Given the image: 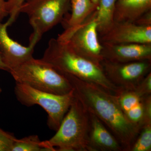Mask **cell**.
<instances>
[{
  "label": "cell",
  "instance_id": "12",
  "mask_svg": "<svg viewBox=\"0 0 151 151\" xmlns=\"http://www.w3.org/2000/svg\"><path fill=\"white\" fill-rule=\"evenodd\" d=\"M89 114V144L92 151H123L121 144L108 128L96 116Z\"/></svg>",
  "mask_w": 151,
  "mask_h": 151
},
{
  "label": "cell",
  "instance_id": "1",
  "mask_svg": "<svg viewBox=\"0 0 151 151\" xmlns=\"http://www.w3.org/2000/svg\"><path fill=\"white\" fill-rule=\"evenodd\" d=\"M70 82L74 95L88 113L101 121L123 148L130 151L140 127L130 122L123 112L117 96L92 82L62 73Z\"/></svg>",
  "mask_w": 151,
  "mask_h": 151
},
{
  "label": "cell",
  "instance_id": "6",
  "mask_svg": "<svg viewBox=\"0 0 151 151\" xmlns=\"http://www.w3.org/2000/svg\"><path fill=\"white\" fill-rule=\"evenodd\" d=\"M14 93L19 102L27 107L38 105L47 115V124L51 130L57 131L74 99L73 89L60 95L40 91L24 84L16 83Z\"/></svg>",
  "mask_w": 151,
  "mask_h": 151
},
{
  "label": "cell",
  "instance_id": "20",
  "mask_svg": "<svg viewBox=\"0 0 151 151\" xmlns=\"http://www.w3.org/2000/svg\"><path fill=\"white\" fill-rule=\"evenodd\" d=\"M134 91L142 97L151 95V72L139 83Z\"/></svg>",
  "mask_w": 151,
  "mask_h": 151
},
{
  "label": "cell",
  "instance_id": "25",
  "mask_svg": "<svg viewBox=\"0 0 151 151\" xmlns=\"http://www.w3.org/2000/svg\"><path fill=\"white\" fill-rule=\"evenodd\" d=\"M93 4H94V5L96 6L97 8L98 6V3H99V0H91Z\"/></svg>",
  "mask_w": 151,
  "mask_h": 151
},
{
  "label": "cell",
  "instance_id": "17",
  "mask_svg": "<svg viewBox=\"0 0 151 151\" xmlns=\"http://www.w3.org/2000/svg\"><path fill=\"white\" fill-rule=\"evenodd\" d=\"M151 151V124L144 125L130 151Z\"/></svg>",
  "mask_w": 151,
  "mask_h": 151
},
{
  "label": "cell",
  "instance_id": "24",
  "mask_svg": "<svg viewBox=\"0 0 151 151\" xmlns=\"http://www.w3.org/2000/svg\"><path fill=\"white\" fill-rule=\"evenodd\" d=\"M0 70H6L8 71V69L6 67V65L3 62L2 60L1 59V55H0Z\"/></svg>",
  "mask_w": 151,
  "mask_h": 151
},
{
  "label": "cell",
  "instance_id": "2",
  "mask_svg": "<svg viewBox=\"0 0 151 151\" xmlns=\"http://www.w3.org/2000/svg\"><path fill=\"white\" fill-rule=\"evenodd\" d=\"M60 73H67L97 84L112 94L122 91L109 81L101 66L73 51L66 44L52 38L42 58Z\"/></svg>",
  "mask_w": 151,
  "mask_h": 151
},
{
  "label": "cell",
  "instance_id": "8",
  "mask_svg": "<svg viewBox=\"0 0 151 151\" xmlns=\"http://www.w3.org/2000/svg\"><path fill=\"white\" fill-rule=\"evenodd\" d=\"M100 65L108 80L118 88L126 91H134L151 70V60L119 63L103 60Z\"/></svg>",
  "mask_w": 151,
  "mask_h": 151
},
{
  "label": "cell",
  "instance_id": "7",
  "mask_svg": "<svg viewBox=\"0 0 151 151\" xmlns=\"http://www.w3.org/2000/svg\"><path fill=\"white\" fill-rule=\"evenodd\" d=\"M96 10L81 24L65 29L57 39L77 54L101 66L103 45L99 39Z\"/></svg>",
  "mask_w": 151,
  "mask_h": 151
},
{
  "label": "cell",
  "instance_id": "23",
  "mask_svg": "<svg viewBox=\"0 0 151 151\" xmlns=\"http://www.w3.org/2000/svg\"><path fill=\"white\" fill-rule=\"evenodd\" d=\"M6 0H0V22L7 16L9 15L8 13L6 8Z\"/></svg>",
  "mask_w": 151,
  "mask_h": 151
},
{
  "label": "cell",
  "instance_id": "26",
  "mask_svg": "<svg viewBox=\"0 0 151 151\" xmlns=\"http://www.w3.org/2000/svg\"><path fill=\"white\" fill-rule=\"evenodd\" d=\"M2 92V89H1V88H0V94H1V92Z\"/></svg>",
  "mask_w": 151,
  "mask_h": 151
},
{
  "label": "cell",
  "instance_id": "21",
  "mask_svg": "<svg viewBox=\"0 0 151 151\" xmlns=\"http://www.w3.org/2000/svg\"><path fill=\"white\" fill-rule=\"evenodd\" d=\"M144 114L141 127L151 124V95L144 97Z\"/></svg>",
  "mask_w": 151,
  "mask_h": 151
},
{
  "label": "cell",
  "instance_id": "4",
  "mask_svg": "<svg viewBox=\"0 0 151 151\" xmlns=\"http://www.w3.org/2000/svg\"><path fill=\"white\" fill-rule=\"evenodd\" d=\"M9 72L16 83L26 84L43 92L63 95L73 89L63 74L42 59L33 57Z\"/></svg>",
  "mask_w": 151,
  "mask_h": 151
},
{
  "label": "cell",
  "instance_id": "19",
  "mask_svg": "<svg viewBox=\"0 0 151 151\" xmlns=\"http://www.w3.org/2000/svg\"><path fill=\"white\" fill-rule=\"evenodd\" d=\"M17 139L11 133L5 132L0 128V151H12Z\"/></svg>",
  "mask_w": 151,
  "mask_h": 151
},
{
  "label": "cell",
  "instance_id": "3",
  "mask_svg": "<svg viewBox=\"0 0 151 151\" xmlns=\"http://www.w3.org/2000/svg\"><path fill=\"white\" fill-rule=\"evenodd\" d=\"M90 129L89 113L75 96L56 134L42 145L48 151H92Z\"/></svg>",
  "mask_w": 151,
  "mask_h": 151
},
{
  "label": "cell",
  "instance_id": "13",
  "mask_svg": "<svg viewBox=\"0 0 151 151\" xmlns=\"http://www.w3.org/2000/svg\"><path fill=\"white\" fill-rule=\"evenodd\" d=\"M151 10V0H117L114 22H135L144 14Z\"/></svg>",
  "mask_w": 151,
  "mask_h": 151
},
{
  "label": "cell",
  "instance_id": "9",
  "mask_svg": "<svg viewBox=\"0 0 151 151\" xmlns=\"http://www.w3.org/2000/svg\"><path fill=\"white\" fill-rule=\"evenodd\" d=\"M99 39L101 43L151 44V26H142L131 22H114Z\"/></svg>",
  "mask_w": 151,
  "mask_h": 151
},
{
  "label": "cell",
  "instance_id": "14",
  "mask_svg": "<svg viewBox=\"0 0 151 151\" xmlns=\"http://www.w3.org/2000/svg\"><path fill=\"white\" fill-rule=\"evenodd\" d=\"M97 9L91 0H71V14L62 22L64 28H73L78 26Z\"/></svg>",
  "mask_w": 151,
  "mask_h": 151
},
{
  "label": "cell",
  "instance_id": "16",
  "mask_svg": "<svg viewBox=\"0 0 151 151\" xmlns=\"http://www.w3.org/2000/svg\"><path fill=\"white\" fill-rule=\"evenodd\" d=\"M12 151H48L42 145L37 135H31L17 139L13 146Z\"/></svg>",
  "mask_w": 151,
  "mask_h": 151
},
{
  "label": "cell",
  "instance_id": "18",
  "mask_svg": "<svg viewBox=\"0 0 151 151\" xmlns=\"http://www.w3.org/2000/svg\"><path fill=\"white\" fill-rule=\"evenodd\" d=\"M26 0H8L6 2V8L9 18L6 22L9 26L11 25L14 22L18 17L19 9Z\"/></svg>",
  "mask_w": 151,
  "mask_h": 151
},
{
  "label": "cell",
  "instance_id": "11",
  "mask_svg": "<svg viewBox=\"0 0 151 151\" xmlns=\"http://www.w3.org/2000/svg\"><path fill=\"white\" fill-rule=\"evenodd\" d=\"M8 27L6 23L0 22V55L9 72L33 58L36 45L29 43L28 46L25 47L14 40L8 34Z\"/></svg>",
  "mask_w": 151,
  "mask_h": 151
},
{
  "label": "cell",
  "instance_id": "10",
  "mask_svg": "<svg viewBox=\"0 0 151 151\" xmlns=\"http://www.w3.org/2000/svg\"><path fill=\"white\" fill-rule=\"evenodd\" d=\"M101 43L103 60L110 62L126 63L151 60V44Z\"/></svg>",
  "mask_w": 151,
  "mask_h": 151
},
{
  "label": "cell",
  "instance_id": "5",
  "mask_svg": "<svg viewBox=\"0 0 151 151\" xmlns=\"http://www.w3.org/2000/svg\"><path fill=\"white\" fill-rule=\"evenodd\" d=\"M71 0H27L19 13L27 14L33 32L29 43L36 44L42 36L62 22L70 9Z\"/></svg>",
  "mask_w": 151,
  "mask_h": 151
},
{
  "label": "cell",
  "instance_id": "22",
  "mask_svg": "<svg viewBox=\"0 0 151 151\" xmlns=\"http://www.w3.org/2000/svg\"><path fill=\"white\" fill-rule=\"evenodd\" d=\"M134 23L142 26H151V10L144 14Z\"/></svg>",
  "mask_w": 151,
  "mask_h": 151
},
{
  "label": "cell",
  "instance_id": "15",
  "mask_svg": "<svg viewBox=\"0 0 151 151\" xmlns=\"http://www.w3.org/2000/svg\"><path fill=\"white\" fill-rule=\"evenodd\" d=\"M117 0H99L96 12L99 36L106 33L114 24V14Z\"/></svg>",
  "mask_w": 151,
  "mask_h": 151
}]
</instances>
